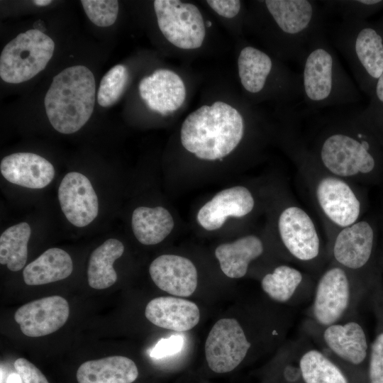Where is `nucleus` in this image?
I'll list each match as a JSON object with an SVG mask.
<instances>
[{
	"instance_id": "obj_1",
	"label": "nucleus",
	"mask_w": 383,
	"mask_h": 383,
	"mask_svg": "<svg viewBox=\"0 0 383 383\" xmlns=\"http://www.w3.org/2000/svg\"><path fill=\"white\" fill-rule=\"evenodd\" d=\"M301 96L313 109L356 101L358 91L328 44L324 30L310 42L301 64Z\"/></svg>"
},
{
	"instance_id": "obj_2",
	"label": "nucleus",
	"mask_w": 383,
	"mask_h": 383,
	"mask_svg": "<svg viewBox=\"0 0 383 383\" xmlns=\"http://www.w3.org/2000/svg\"><path fill=\"white\" fill-rule=\"evenodd\" d=\"M96 84L87 67H69L55 75L44 99L45 112L55 130L71 134L90 118L94 108Z\"/></svg>"
},
{
	"instance_id": "obj_3",
	"label": "nucleus",
	"mask_w": 383,
	"mask_h": 383,
	"mask_svg": "<svg viewBox=\"0 0 383 383\" xmlns=\"http://www.w3.org/2000/svg\"><path fill=\"white\" fill-rule=\"evenodd\" d=\"M243 134V118L236 109L231 113L221 109L206 115L194 111L182 126L181 142L199 159L222 160L237 147Z\"/></svg>"
},
{
	"instance_id": "obj_4",
	"label": "nucleus",
	"mask_w": 383,
	"mask_h": 383,
	"mask_svg": "<svg viewBox=\"0 0 383 383\" xmlns=\"http://www.w3.org/2000/svg\"><path fill=\"white\" fill-rule=\"evenodd\" d=\"M366 292V287L355 282L348 270L339 265L331 267L314 287L309 319L320 327L349 319L355 316Z\"/></svg>"
},
{
	"instance_id": "obj_5",
	"label": "nucleus",
	"mask_w": 383,
	"mask_h": 383,
	"mask_svg": "<svg viewBox=\"0 0 383 383\" xmlns=\"http://www.w3.org/2000/svg\"><path fill=\"white\" fill-rule=\"evenodd\" d=\"M334 43L365 90L383 73V38L362 20H342L333 30Z\"/></svg>"
},
{
	"instance_id": "obj_6",
	"label": "nucleus",
	"mask_w": 383,
	"mask_h": 383,
	"mask_svg": "<svg viewBox=\"0 0 383 383\" xmlns=\"http://www.w3.org/2000/svg\"><path fill=\"white\" fill-rule=\"evenodd\" d=\"M55 43L33 28L9 42L0 55V77L10 84L26 82L43 71L53 55Z\"/></svg>"
},
{
	"instance_id": "obj_7",
	"label": "nucleus",
	"mask_w": 383,
	"mask_h": 383,
	"mask_svg": "<svg viewBox=\"0 0 383 383\" xmlns=\"http://www.w3.org/2000/svg\"><path fill=\"white\" fill-rule=\"evenodd\" d=\"M304 330L333 359L353 366H359L368 360L370 343L364 326L355 316L325 327L318 326L309 319L304 323Z\"/></svg>"
},
{
	"instance_id": "obj_8",
	"label": "nucleus",
	"mask_w": 383,
	"mask_h": 383,
	"mask_svg": "<svg viewBox=\"0 0 383 383\" xmlns=\"http://www.w3.org/2000/svg\"><path fill=\"white\" fill-rule=\"evenodd\" d=\"M370 148L368 141L362 133H357L354 135L352 133L336 131L323 140L319 157L331 172L350 177L373 170L375 160Z\"/></svg>"
},
{
	"instance_id": "obj_9",
	"label": "nucleus",
	"mask_w": 383,
	"mask_h": 383,
	"mask_svg": "<svg viewBox=\"0 0 383 383\" xmlns=\"http://www.w3.org/2000/svg\"><path fill=\"white\" fill-rule=\"evenodd\" d=\"M252 347L246 334L235 318H221L210 331L205 343L206 360L216 373L233 370L245 359Z\"/></svg>"
},
{
	"instance_id": "obj_10",
	"label": "nucleus",
	"mask_w": 383,
	"mask_h": 383,
	"mask_svg": "<svg viewBox=\"0 0 383 383\" xmlns=\"http://www.w3.org/2000/svg\"><path fill=\"white\" fill-rule=\"evenodd\" d=\"M278 228L282 241L296 260L310 262L320 253V240L310 216L297 206L284 209L279 216Z\"/></svg>"
},
{
	"instance_id": "obj_11",
	"label": "nucleus",
	"mask_w": 383,
	"mask_h": 383,
	"mask_svg": "<svg viewBox=\"0 0 383 383\" xmlns=\"http://www.w3.org/2000/svg\"><path fill=\"white\" fill-rule=\"evenodd\" d=\"M70 314L68 302L55 295L36 299L19 307L14 314L21 332L29 337L51 334L65 325Z\"/></svg>"
},
{
	"instance_id": "obj_12",
	"label": "nucleus",
	"mask_w": 383,
	"mask_h": 383,
	"mask_svg": "<svg viewBox=\"0 0 383 383\" xmlns=\"http://www.w3.org/2000/svg\"><path fill=\"white\" fill-rule=\"evenodd\" d=\"M58 199L64 215L77 227L90 224L98 215L97 195L89 179L79 172H69L63 177Z\"/></svg>"
},
{
	"instance_id": "obj_13",
	"label": "nucleus",
	"mask_w": 383,
	"mask_h": 383,
	"mask_svg": "<svg viewBox=\"0 0 383 383\" xmlns=\"http://www.w3.org/2000/svg\"><path fill=\"white\" fill-rule=\"evenodd\" d=\"M374 248V231L366 221L345 227L337 235L333 256L348 272L362 269L369 262Z\"/></svg>"
},
{
	"instance_id": "obj_14",
	"label": "nucleus",
	"mask_w": 383,
	"mask_h": 383,
	"mask_svg": "<svg viewBox=\"0 0 383 383\" xmlns=\"http://www.w3.org/2000/svg\"><path fill=\"white\" fill-rule=\"evenodd\" d=\"M149 272L157 287L174 296H189L197 287L194 265L182 256L162 255L152 262Z\"/></svg>"
},
{
	"instance_id": "obj_15",
	"label": "nucleus",
	"mask_w": 383,
	"mask_h": 383,
	"mask_svg": "<svg viewBox=\"0 0 383 383\" xmlns=\"http://www.w3.org/2000/svg\"><path fill=\"white\" fill-rule=\"evenodd\" d=\"M318 204L326 216L342 227L353 225L360 212V203L350 186L333 177L321 179L316 188Z\"/></svg>"
},
{
	"instance_id": "obj_16",
	"label": "nucleus",
	"mask_w": 383,
	"mask_h": 383,
	"mask_svg": "<svg viewBox=\"0 0 383 383\" xmlns=\"http://www.w3.org/2000/svg\"><path fill=\"white\" fill-rule=\"evenodd\" d=\"M253 207L254 199L250 192L237 186L216 194L199 209L196 218L204 228L213 231L221 228L228 217H243Z\"/></svg>"
},
{
	"instance_id": "obj_17",
	"label": "nucleus",
	"mask_w": 383,
	"mask_h": 383,
	"mask_svg": "<svg viewBox=\"0 0 383 383\" xmlns=\"http://www.w3.org/2000/svg\"><path fill=\"white\" fill-rule=\"evenodd\" d=\"M2 176L9 182L30 189H43L53 179V165L32 152H16L4 157L0 164Z\"/></svg>"
},
{
	"instance_id": "obj_18",
	"label": "nucleus",
	"mask_w": 383,
	"mask_h": 383,
	"mask_svg": "<svg viewBox=\"0 0 383 383\" xmlns=\"http://www.w3.org/2000/svg\"><path fill=\"white\" fill-rule=\"evenodd\" d=\"M147 319L154 325L177 332L193 328L199 321L197 305L174 296H160L150 300L145 310Z\"/></svg>"
},
{
	"instance_id": "obj_19",
	"label": "nucleus",
	"mask_w": 383,
	"mask_h": 383,
	"mask_svg": "<svg viewBox=\"0 0 383 383\" xmlns=\"http://www.w3.org/2000/svg\"><path fill=\"white\" fill-rule=\"evenodd\" d=\"M294 343L298 367L304 383H349L334 360L306 339Z\"/></svg>"
},
{
	"instance_id": "obj_20",
	"label": "nucleus",
	"mask_w": 383,
	"mask_h": 383,
	"mask_svg": "<svg viewBox=\"0 0 383 383\" xmlns=\"http://www.w3.org/2000/svg\"><path fill=\"white\" fill-rule=\"evenodd\" d=\"M304 279L299 270L282 265L262 277L261 287L272 301L294 306L312 298L313 289L303 287Z\"/></svg>"
},
{
	"instance_id": "obj_21",
	"label": "nucleus",
	"mask_w": 383,
	"mask_h": 383,
	"mask_svg": "<svg viewBox=\"0 0 383 383\" xmlns=\"http://www.w3.org/2000/svg\"><path fill=\"white\" fill-rule=\"evenodd\" d=\"M138 376L135 362L118 355L87 361L77 372L78 383H132Z\"/></svg>"
},
{
	"instance_id": "obj_22",
	"label": "nucleus",
	"mask_w": 383,
	"mask_h": 383,
	"mask_svg": "<svg viewBox=\"0 0 383 383\" xmlns=\"http://www.w3.org/2000/svg\"><path fill=\"white\" fill-rule=\"evenodd\" d=\"M263 250V244L259 238L247 235L233 243L218 245L215 255L227 277L240 278L247 273L250 262L260 257Z\"/></svg>"
},
{
	"instance_id": "obj_23",
	"label": "nucleus",
	"mask_w": 383,
	"mask_h": 383,
	"mask_svg": "<svg viewBox=\"0 0 383 383\" xmlns=\"http://www.w3.org/2000/svg\"><path fill=\"white\" fill-rule=\"evenodd\" d=\"M73 270L70 255L62 249L52 248L24 268L23 279L28 285H42L68 277Z\"/></svg>"
},
{
	"instance_id": "obj_24",
	"label": "nucleus",
	"mask_w": 383,
	"mask_h": 383,
	"mask_svg": "<svg viewBox=\"0 0 383 383\" xmlns=\"http://www.w3.org/2000/svg\"><path fill=\"white\" fill-rule=\"evenodd\" d=\"M132 229L136 239L142 244L150 245L162 242L174 227L170 213L162 206L155 208L140 206L132 214Z\"/></svg>"
},
{
	"instance_id": "obj_25",
	"label": "nucleus",
	"mask_w": 383,
	"mask_h": 383,
	"mask_svg": "<svg viewBox=\"0 0 383 383\" xmlns=\"http://www.w3.org/2000/svg\"><path fill=\"white\" fill-rule=\"evenodd\" d=\"M123 243L110 238L96 248L91 254L87 279L89 285L96 289H104L112 286L117 280L113 265L123 253Z\"/></svg>"
},
{
	"instance_id": "obj_26",
	"label": "nucleus",
	"mask_w": 383,
	"mask_h": 383,
	"mask_svg": "<svg viewBox=\"0 0 383 383\" xmlns=\"http://www.w3.org/2000/svg\"><path fill=\"white\" fill-rule=\"evenodd\" d=\"M31 229L28 223L22 222L4 231L0 236V263L6 265L13 272L21 270L26 265L28 243Z\"/></svg>"
},
{
	"instance_id": "obj_27",
	"label": "nucleus",
	"mask_w": 383,
	"mask_h": 383,
	"mask_svg": "<svg viewBox=\"0 0 383 383\" xmlns=\"http://www.w3.org/2000/svg\"><path fill=\"white\" fill-rule=\"evenodd\" d=\"M128 80V72L124 65L113 67L101 80L97 93L98 104L102 107L113 105L124 91Z\"/></svg>"
},
{
	"instance_id": "obj_28",
	"label": "nucleus",
	"mask_w": 383,
	"mask_h": 383,
	"mask_svg": "<svg viewBox=\"0 0 383 383\" xmlns=\"http://www.w3.org/2000/svg\"><path fill=\"white\" fill-rule=\"evenodd\" d=\"M380 0H330L323 1L325 11L335 13L342 20L361 21L370 10L382 4Z\"/></svg>"
},
{
	"instance_id": "obj_29",
	"label": "nucleus",
	"mask_w": 383,
	"mask_h": 383,
	"mask_svg": "<svg viewBox=\"0 0 383 383\" xmlns=\"http://www.w3.org/2000/svg\"><path fill=\"white\" fill-rule=\"evenodd\" d=\"M84 10L96 26L108 27L113 24L118 13V1L116 0H82Z\"/></svg>"
},
{
	"instance_id": "obj_30",
	"label": "nucleus",
	"mask_w": 383,
	"mask_h": 383,
	"mask_svg": "<svg viewBox=\"0 0 383 383\" xmlns=\"http://www.w3.org/2000/svg\"><path fill=\"white\" fill-rule=\"evenodd\" d=\"M183 345L182 335H173L167 338H162L151 349L150 355L156 359L173 355L182 350Z\"/></svg>"
},
{
	"instance_id": "obj_31",
	"label": "nucleus",
	"mask_w": 383,
	"mask_h": 383,
	"mask_svg": "<svg viewBox=\"0 0 383 383\" xmlns=\"http://www.w3.org/2000/svg\"><path fill=\"white\" fill-rule=\"evenodd\" d=\"M14 367L23 383H49L40 370L25 358H18Z\"/></svg>"
},
{
	"instance_id": "obj_32",
	"label": "nucleus",
	"mask_w": 383,
	"mask_h": 383,
	"mask_svg": "<svg viewBox=\"0 0 383 383\" xmlns=\"http://www.w3.org/2000/svg\"><path fill=\"white\" fill-rule=\"evenodd\" d=\"M206 2L218 15L228 18L237 16L241 7L238 0H208Z\"/></svg>"
},
{
	"instance_id": "obj_33",
	"label": "nucleus",
	"mask_w": 383,
	"mask_h": 383,
	"mask_svg": "<svg viewBox=\"0 0 383 383\" xmlns=\"http://www.w3.org/2000/svg\"><path fill=\"white\" fill-rule=\"evenodd\" d=\"M374 98L377 108L383 107V73L374 86Z\"/></svg>"
},
{
	"instance_id": "obj_34",
	"label": "nucleus",
	"mask_w": 383,
	"mask_h": 383,
	"mask_svg": "<svg viewBox=\"0 0 383 383\" xmlns=\"http://www.w3.org/2000/svg\"><path fill=\"white\" fill-rule=\"evenodd\" d=\"M22 379L18 374H11L7 379V383H21Z\"/></svg>"
},
{
	"instance_id": "obj_35",
	"label": "nucleus",
	"mask_w": 383,
	"mask_h": 383,
	"mask_svg": "<svg viewBox=\"0 0 383 383\" xmlns=\"http://www.w3.org/2000/svg\"><path fill=\"white\" fill-rule=\"evenodd\" d=\"M33 2L37 6H47V5L50 4L52 2V1H50V0H35V1H33Z\"/></svg>"
},
{
	"instance_id": "obj_36",
	"label": "nucleus",
	"mask_w": 383,
	"mask_h": 383,
	"mask_svg": "<svg viewBox=\"0 0 383 383\" xmlns=\"http://www.w3.org/2000/svg\"><path fill=\"white\" fill-rule=\"evenodd\" d=\"M207 25L209 27H210L211 26V21H208L207 22Z\"/></svg>"
}]
</instances>
